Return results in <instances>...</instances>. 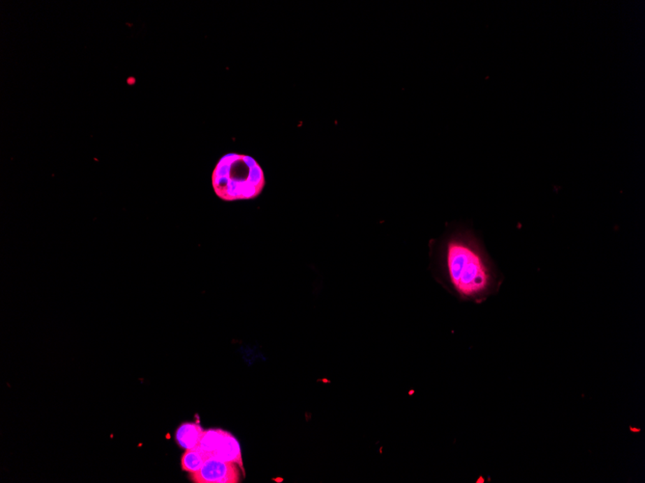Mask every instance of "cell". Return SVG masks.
I'll return each instance as SVG.
<instances>
[{"instance_id": "obj_1", "label": "cell", "mask_w": 645, "mask_h": 483, "mask_svg": "<svg viewBox=\"0 0 645 483\" xmlns=\"http://www.w3.org/2000/svg\"><path fill=\"white\" fill-rule=\"evenodd\" d=\"M428 246L430 273L453 298L482 304L501 291L505 277L470 226L450 224Z\"/></svg>"}, {"instance_id": "obj_2", "label": "cell", "mask_w": 645, "mask_h": 483, "mask_svg": "<svg viewBox=\"0 0 645 483\" xmlns=\"http://www.w3.org/2000/svg\"><path fill=\"white\" fill-rule=\"evenodd\" d=\"M212 185L216 195L225 202L251 200L263 192L265 174L253 158L228 153L216 163L212 174Z\"/></svg>"}, {"instance_id": "obj_3", "label": "cell", "mask_w": 645, "mask_h": 483, "mask_svg": "<svg viewBox=\"0 0 645 483\" xmlns=\"http://www.w3.org/2000/svg\"><path fill=\"white\" fill-rule=\"evenodd\" d=\"M191 477L195 483H237L240 482V470L236 463L210 457L202 468L191 474Z\"/></svg>"}, {"instance_id": "obj_4", "label": "cell", "mask_w": 645, "mask_h": 483, "mask_svg": "<svg viewBox=\"0 0 645 483\" xmlns=\"http://www.w3.org/2000/svg\"><path fill=\"white\" fill-rule=\"evenodd\" d=\"M212 457H218V459L223 460V461L236 463L239 467L243 469L240 444H239L238 440L228 432L225 431L223 440L219 443L218 449Z\"/></svg>"}, {"instance_id": "obj_5", "label": "cell", "mask_w": 645, "mask_h": 483, "mask_svg": "<svg viewBox=\"0 0 645 483\" xmlns=\"http://www.w3.org/2000/svg\"><path fill=\"white\" fill-rule=\"evenodd\" d=\"M203 434L204 430L200 424L196 422H185L176 430L175 440L179 446L183 449H195Z\"/></svg>"}, {"instance_id": "obj_6", "label": "cell", "mask_w": 645, "mask_h": 483, "mask_svg": "<svg viewBox=\"0 0 645 483\" xmlns=\"http://www.w3.org/2000/svg\"><path fill=\"white\" fill-rule=\"evenodd\" d=\"M210 457V455L206 454L202 450L198 449L186 450L183 454L181 465L184 471L193 474L198 472L202 468L204 463Z\"/></svg>"}, {"instance_id": "obj_7", "label": "cell", "mask_w": 645, "mask_h": 483, "mask_svg": "<svg viewBox=\"0 0 645 483\" xmlns=\"http://www.w3.org/2000/svg\"><path fill=\"white\" fill-rule=\"evenodd\" d=\"M225 431L223 429H208L204 431L200 442H199L198 449L202 450L206 454L212 455L218 449L219 443L221 442Z\"/></svg>"}]
</instances>
